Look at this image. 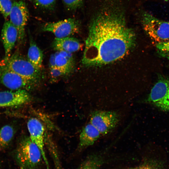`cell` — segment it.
Returning a JSON list of instances; mask_svg holds the SVG:
<instances>
[{"label":"cell","mask_w":169,"mask_h":169,"mask_svg":"<svg viewBox=\"0 0 169 169\" xmlns=\"http://www.w3.org/2000/svg\"><path fill=\"white\" fill-rule=\"evenodd\" d=\"M136 36L121 15L103 13L93 20L82 62L86 67L99 66L124 57L134 47Z\"/></svg>","instance_id":"6da1fadb"},{"label":"cell","mask_w":169,"mask_h":169,"mask_svg":"<svg viewBox=\"0 0 169 169\" xmlns=\"http://www.w3.org/2000/svg\"><path fill=\"white\" fill-rule=\"evenodd\" d=\"M15 158L20 169H39L43 160L40 149L29 136L23 138L19 142Z\"/></svg>","instance_id":"7a4b0ae2"},{"label":"cell","mask_w":169,"mask_h":169,"mask_svg":"<svg viewBox=\"0 0 169 169\" xmlns=\"http://www.w3.org/2000/svg\"><path fill=\"white\" fill-rule=\"evenodd\" d=\"M0 65L3 66L37 86L39 83L41 77V70L37 68L18 52L11 55L5 62L0 63Z\"/></svg>","instance_id":"3957f363"},{"label":"cell","mask_w":169,"mask_h":169,"mask_svg":"<svg viewBox=\"0 0 169 169\" xmlns=\"http://www.w3.org/2000/svg\"><path fill=\"white\" fill-rule=\"evenodd\" d=\"M141 20L145 31L156 44L169 40V21L160 20L147 12L142 13Z\"/></svg>","instance_id":"277c9868"},{"label":"cell","mask_w":169,"mask_h":169,"mask_svg":"<svg viewBox=\"0 0 169 169\" xmlns=\"http://www.w3.org/2000/svg\"><path fill=\"white\" fill-rule=\"evenodd\" d=\"M120 113L113 110H96L91 113L89 122L101 136L107 135L118 125L121 120Z\"/></svg>","instance_id":"5b68a950"},{"label":"cell","mask_w":169,"mask_h":169,"mask_svg":"<svg viewBox=\"0 0 169 169\" xmlns=\"http://www.w3.org/2000/svg\"><path fill=\"white\" fill-rule=\"evenodd\" d=\"M9 16V21L18 30V42L22 44L25 38V28L29 17L28 11L25 3L22 1L13 2Z\"/></svg>","instance_id":"8992f818"},{"label":"cell","mask_w":169,"mask_h":169,"mask_svg":"<svg viewBox=\"0 0 169 169\" xmlns=\"http://www.w3.org/2000/svg\"><path fill=\"white\" fill-rule=\"evenodd\" d=\"M0 83L13 90H23L28 91L37 87L32 82L2 65H0Z\"/></svg>","instance_id":"52a82bcc"},{"label":"cell","mask_w":169,"mask_h":169,"mask_svg":"<svg viewBox=\"0 0 169 169\" xmlns=\"http://www.w3.org/2000/svg\"><path fill=\"white\" fill-rule=\"evenodd\" d=\"M79 21L73 18H69L56 22L46 23L42 28L44 31L51 32L56 38H64L78 33L79 29Z\"/></svg>","instance_id":"ba28073f"},{"label":"cell","mask_w":169,"mask_h":169,"mask_svg":"<svg viewBox=\"0 0 169 169\" xmlns=\"http://www.w3.org/2000/svg\"><path fill=\"white\" fill-rule=\"evenodd\" d=\"M148 100L162 110L169 111V79L159 80L152 88Z\"/></svg>","instance_id":"9c48e42d"},{"label":"cell","mask_w":169,"mask_h":169,"mask_svg":"<svg viewBox=\"0 0 169 169\" xmlns=\"http://www.w3.org/2000/svg\"><path fill=\"white\" fill-rule=\"evenodd\" d=\"M27 127L30 139L40 149L47 169H50L45 150V130L44 125L38 119L32 118L28 120Z\"/></svg>","instance_id":"30bf717a"},{"label":"cell","mask_w":169,"mask_h":169,"mask_svg":"<svg viewBox=\"0 0 169 169\" xmlns=\"http://www.w3.org/2000/svg\"><path fill=\"white\" fill-rule=\"evenodd\" d=\"M31 99L28 91L25 90L0 91V107L19 106L29 102Z\"/></svg>","instance_id":"8fae6325"},{"label":"cell","mask_w":169,"mask_h":169,"mask_svg":"<svg viewBox=\"0 0 169 169\" xmlns=\"http://www.w3.org/2000/svg\"><path fill=\"white\" fill-rule=\"evenodd\" d=\"M1 38L5 52L4 58L0 62V63H2L7 61L11 56V51L18 40V30L9 20L4 23Z\"/></svg>","instance_id":"7c38bea8"},{"label":"cell","mask_w":169,"mask_h":169,"mask_svg":"<svg viewBox=\"0 0 169 169\" xmlns=\"http://www.w3.org/2000/svg\"><path fill=\"white\" fill-rule=\"evenodd\" d=\"M101 136L99 131L89 122L84 126L80 133L78 150L81 151L92 146Z\"/></svg>","instance_id":"4fadbf2b"},{"label":"cell","mask_w":169,"mask_h":169,"mask_svg":"<svg viewBox=\"0 0 169 169\" xmlns=\"http://www.w3.org/2000/svg\"><path fill=\"white\" fill-rule=\"evenodd\" d=\"M81 46L78 39L69 37L62 38H56L52 44V47L55 50L70 53L78 51Z\"/></svg>","instance_id":"5bb4252c"},{"label":"cell","mask_w":169,"mask_h":169,"mask_svg":"<svg viewBox=\"0 0 169 169\" xmlns=\"http://www.w3.org/2000/svg\"><path fill=\"white\" fill-rule=\"evenodd\" d=\"M54 54L56 67L66 74L71 73L74 70V62L72 53L57 51Z\"/></svg>","instance_id":"9a60e30c"},{"label":"cell","mask_w":169,"mask_h":169,"mask_svg":"<svg viewBox=\"0 0 169 169\" xmlns=\"http://www.w3.org/2000/svg\"><path fill=\"white\" fill-rule=\"evenodd\" d=\"M28 59L37 68L42 67L43 54L32 37H29V46L27 54Z\"/></svg>","instance_id":"2e32d148"},{"label":"cell","mask_w":169,"mask_h":169,"mask_svg":"<svg viewBox=\"0 0 169 169\" xmlns=\"http://www.w3.org/2000/svg\"><path fill=\"white\" fill-rule=\"evenodd\" d=\"M15 133L14 129L11 125H6L0 128V151L8 147Z\"/></svg>","instance_id":"e0dca14e"},{"label":"cell","mask_w":169,"mask_h":169,"mask_svg":"<svg viewBox=\"0 0 169 169\" xmlns=\"http://www.w3.org/2000/svg\"><path fill=\"white\" fill-rule=\"evenodd\" d=\"M103 162V159L100 155H90L82 164L79 169H99Z\"/></svg>","instance_id":"ac0fdd59"},{"label":"cell","mask_w":169,"mask_h":169,"mask_svg":"<svg viewBox=\"0 0 169 169\" xmlns=\"http://www.w3.org/2000/svg\"><path fill=\"white\" fill-rule=\"evenodd\" d=\"M13 4L11 0H0V12L5 18L9 16Z\"/></svg>","instance_id":"d6986e66"},{"label":"cell","mask_w":169,"mask_h":169,"mask_svg":"<svg viewBox=\"0 0 169 169\" xmlns=\"http://www.w3.org/2000/svg\"><path fill=\"white\" fill-rule=\"evenodd\" d=\"M84 0H62L67 8L73 10L79 8L82 5Z\"/></svg>","instance_id":"ffe728a7"},{"label":"cell","mask_w":169,"mask_h":169,"mask_svg":"<svg viewBox=\"0 0 169 169\" xmlns=\"http://www.w3.org/2000/svg\"><path fill=\"white\" fill-rule=\"evenodd\" d=\"M156 45L159 53L169 59V40L156 44Z\"/></svg>","instance_id":"44dd1931"},{"label":"cell","mask_w":169,"mask_h":169,"mask_svg":"<svg viewBox=\"0 0 169 169\" xmlns=\"http://www.w3.org/2000/svg\"><path fill=\"white\" fill-rule=\"evenodd\" d=\"M36 4L41 8L50 9L53 8L56 0H34Z\"/></svg>","instance_id":"7402d4cb"},{"label":"cell","mask_w":169,"mask_h":169,"mask_svg":"<svg viewBox=\"0 0 169 169\" xmlns=\"http://www.w3.org/2000/svg\"><path fill=\"white\" fill-rule=\"evenodd\" d=\"M50 74L53 81L56 80L59 78L66 74L56 67L50 69Z\"/></svg>","instance_id":"603a6c76"},{"label":"cell","mask_w":169,"mask_h":169,"mask_svg":"<svg viewBox=\"0 0 169 169\" xmlns=\"http://www.w3.org/2000/svg\"><path fill=\"white\" fill-rule=\"evenodd\" d=\"M135 169H161L154 162L146 163Z\"/></svg>","instance_id":"cb8c5ba5"},{"label":"cell","mask_w":169,"mask_h":169,"mask_svg":"<svg viewBox=\"0 0 169 169\" xmlns=\"http://www.w3.org/2000/svg\"><path fill=\"white\" fill-rule=\"evenodd\" d=\"M49 65L50 69L56 67L55 54H52L50 55L49 61Z\"/></svg>","instance_id":"d4e9b609"},{"label":"cell","mask_w":169,"mask_h":169,"mask_svg":"<svg viewBox=\"0 0 169 169\" xmlns=\"http://www.w3.org/2000/svg\"></svg>","instance_id":"484cf974"},{"label":"cell","mask_w":169,"mask_h":169,"mask_svg":"<svg viewBox=\"0 0 169 169\" xmlns=\"http://www.w3.org/2000/svg\"><path fill=\"white\" fill-rule=\"evenodd\" d=\"M30 0V1H31V0Z\"/></svg>","instance_id":"4316f807"}]
</instances>
